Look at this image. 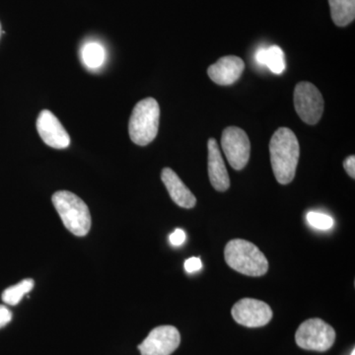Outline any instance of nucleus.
Instances as JSON below:
<instances>
[{
    "label": "nucleus",
    "instance_id": "nucleus-19",
    "mask_svg": "<svg viewBox=\"0 0 355 355\" xmlns=\"http://www.w3.org/2000/svg\"><path fill=\"white\" fill-rule=\"evenodd\" d=\"M169 241L173 246H181L186 241V233L182 229L178 228L169 236Z\"/></svg>",
    "mask_w": 355,
    "mask_h": 355
},
{
    "label": "nucleus",
    "instance_id": "nucleus-6",
    "mask_svg": "<svg viewBox=\"0 0 355 355\" xmlns=\"http://www.w3.org/2000/svg\"><path fill=\"white\" fill-rule=\"evenodd\" d=\"M294 107L301 120L308 125H316L324 112L323 96L312 83H298L294 90Z\"/></svg>",
    "mask_w": 355,
    "mask_h": 355
},
{
    "label": "nucleus",
    "instance_id": "nucleus-2",
    "mask_svg": "<svg viewBox=\"0 0 355 355\" xmlns=\"http://www.w3.org/2000/svg\"><path fill=\"white\" fill-rule=\"evenodd\" d=\"M226 263L236 272L248 277H261L268 270L265 254L253 243L243 239L231 240L224 250Z\"/></svg>",
    "mask_w": 355,
    "mask_h": 355
},
{
    "label": "nucleus",
    "instance_id": "nucleus-15",
    "mask_svg": "<svg viewBox=\"0 0 355 355\" xmlns=\"http://www.w3.org/2000/svg\"><path fill=\"white\" fill-rule=\"evenodd\" d=\"M331 19L338 27H345L354 20L355 0H329Z\"/></svg>",
    "mask_w": 355,
    "mask_h": 355
},
{
    "label": "nucleus",
    "instance_id": "nucleus-1",
    "mask_svg": "<svg viewBox=\"0 0 355 355\" xmlns=\"http://www.w3.org/2000/svg\"><path fill=\"white\" fill-rule=\"evenodd\" d=\"M270 163L275 179L282 184L293 181L297 168L300 147L291 128H280L270 142Z\"/></svg>",
    "mask_w": 355,
    "mask_h": 355
},
{
    "label": "nucleus",
    "instance_id": "nucleus-16",
    "mask_svg": "<svg viewBox=\"0 0 355 355\" xmlns=\"http://www.w3.org/2000/svg\"><path fill=\"white\" fill-rule=\"evenodd\" d=\"M81 58L88 69H96L104 64L106 51L100 44L88 43L81 50Z\"/></svg>",
    "mask_w": 355,
    "mask_h": 355
},
{
    "label": "nucleus",
    "instance_id": "nucleus-8",
    "mask_svg": "<svg viewBox=\"0 0 355 355\" xmlns=\"http://www.w3.org/2000/svg\"><path fill=\"white\" fill-rule=\"evenodd\" d=\"M233 319L248 328H260L270 323L272 310L263 301L244 298L238 301L231 310Z\"/></svg>",
    "mask_w": 355,
    "mask_h": 355
},
{
    "label": "nucleus",
    "instance_id": "nucleus-24",
    "mask_svg": "<svg viewBox=\"0 0 355 355\" xmlns=\"http://www.w3.org/2000/svg\"><path fill=\"white\" fill-rule=\"evenodd\" d=\"M350 355H355V350L354 349L352 350V354H350Z\"/></svg>",
    "mask_w": 355,
    "mask_h": 355
},
{
    "label": "nucleus",
    "instance_id": "nucleus-18",
    "mask_svg": "<svg viewBox=\"0 0 355 355\" xmlns=\"http://www.w3.org/2000/svg\"><path fill=\"white\" fill-rule=\"evenodd\" d=\"M306 218L312 227L319 230H329L334 226V219L330 216L320 212L311 211Z\"/></svg>",
    "mask_w": 355,
    "mask_h": 355
},
{
    "label": "nucleus",
    "instance_id": "nucleus-20",
    "mask_svg": "<svg viewBox=\"0 0 355 355\" xmlns=\"http://www.w3.org/2000/svg\"><path fill=\"white\" fill-rule=\"evenodd\" d=\"M202 268V263L200 258H190L184 261V270L187 272L193 273L198 272Z\"/></svg>",
    "mask_w": 355,
    "mask_h": 355
},
{
    "label": "nucleus",
    "instance_id": "nucleus-14",
    "mask_svg": "<svg viewBox=\"0 0 355 355\" xmlns=\"http://www.w3.org/2000/svg\"><path fill=\"white\" fill-rule=\"evenodd\" d=\"M256 60L259 64L266 65L275 74H282L286 69L284 51L277 46L259 49Z\"/></svg>",
    "mask_w": 355,
    "mask_h": 355
},
{
    "label": "nucleus",
    "instance_id": "nucleus-12",
    "mask_svg": "<svg viewBox=\"0 0 355 355\" xmlns=\"http://www.w3.org/2000/svg\"><path fill=\"white\" fill-rule=\"evenodd\" d=\"M209 148V177L212 187L218 191H227L230 187V178L222 158L220 149L214 139L207 142Z\"/></svg>",
    "mask_w": 355,
    "mask_h": 355
},
{
    "label": "nucleus",
    "instance_id": "nucleus-9",
    "mask_svg": "<svg viewBox=\"0 0 355 355\" xmlns=\"http://www.w3.org/2000/svg\"><path fill=\"white\" fill-rule=\"evenodd\" d=\"M181 336L173 326L153 329L139 345L141 355H171L179 347Z\"/></svg>",
    "mask_w": 355,
    "mask_h": 355
},
{
    "label": "nucleus",
    "instance_id": "nucleus-13",
    "mask_svg": "<svg viewBox=\"0 0 355 355\" xmlns=\"http://www.w3.org/2000/svg\"><path fill=\"white\" fill-rule=\"evenodd\" d=\"M161 179L173 202L177 205L184 209H193L195 207L197 198L172 169L164 168L161 173Z\"/></svg>",
    "mask_w": 355,
    "mask_h": 355
},
{
    "label": "nucleus",
    "instance_id": "nucleus-11",
    "mask_svg": "<svg viewBox=\"0 0 355 355\" xmlns=\"http://www.w3.org/2000/svg\"><path fill=\"white\" fill-rule=\"evenodd\" d=\"M245 69L242 58L235 55H227L217 60L216 64L210 65L207 74L214 83L218 85H232L241 77Z\"/></svg>",
    "mask_w": 355,
    "mask_h": 355
},
{
    "label": "nucleus",
    "instance_id": "nucleus-3",
    "mask_svg": "<svg viewBox=\"0 0 355 355\" xmlns=\"http://www.w3.org/2000/svg\"><path fill=\"white\" fill-rule=\"evenodd\" d=\"M51 200L67 230L79 237L88 234L91 228L90 211L80 198L70 191H58L53 193Z\"/></svg>",
    "mask_w": 355,
    "mask_h": 355
},
{
    "label": "nucleus",
    "instance_id": "nucleus-23",
    "mask_svg": "<svg viewBox=\"0 0 355 355\" xmlns=\"http://www.w3.org/2000/svg\"><path fill=\"white\" fill-rule=\"evenodd\" d=\"M2 30H1V24H0V37H1Z\"/></svg>",
    "mask_w": 355,
    "mask_h": 355
},
{
    "label": "nucleus",
    "instance_id": "nucleus-17",
    "mask_svg": "<svg viewBox=\"0 0 355 355\" xmlns=\"http://www.w3.org/2000/svg\"><path fill=\"white\" fill-rule=\"evenodd\" d=\"M34 287V280L24 279L15 286L9 287L2 293V300L7 305L15 306L20 303L21 299L29 293Z\"/></svg>",
    "mask_w": 355,
    "mask_h": 355
},
{
    "label": "nucleus",
    "instance_id": "nucleus-10",
    "mask_svg": "<svg viewBox=\"0 0 355 355\" xmlns=\"http://www.w3.org/2000/svg\"><path fill=\"white\" fill-rule=\"evenodd\" d=\"M39 135L46 146L55 149H64L69 146V133L60 120L49 110H43L37 120Z\"/></svg>",
    "mask_w": 355,
    "mask_h": 355
},
{
    "label": "nucleus",
    "instance_id": "nucleus-5",
    "mask_svg": "<svg viewBox=\"0 0 355 355\" xmlns=\"http://www.w3.org/2000/svg\"><path fill=\"white\" fill-rule=\"evenodd\" d=\"M336 331L323 320L309 319L299 326L295 334V342L299 347L315 352H327L333 347Z\"/></svg>",
    "mask_w": 355,
    "mask_h": 355
},
{
    "label": "nucleus",
    "instance_id": "nucleus-4",
    "mask_svg": "<svg viewBox=\"0 0 355 355\" xmlns=\"http://www.w3.org/2000/svg\"><path fill=\"white\" fill-rule=\"evenodd\" d=\"M160 108L153 98H146L135 105L128 123V133L133 144L146 146L157 137Z\"/></svg>",
    "mask_w": 355,
    "mask_h": 355
},
{
    "label": "nucleus",
    "instance_id": "nucleus-7",
    "mask_svg": "<svg viewBox=\"0 0 355 355\" xmlns=\"http://www.w3.org/2000/svg\"><path fill=\"white\" fill-rule=\"evenodd\" d=\"M221 146L231 167L237 171L244 169L251 151L247 133L237 127L225 128L222 133Z\"/></svg>",
    "mask_w": 355,
    "mask_h": 355
},
{
    "label": "nucleus",
    "instance_id": "nucleus-22",
    "mask_svg": "<svg viewBox=\"0 0 355 355\" xmlns=\"http://www.w3.org/2000/svg\"><path fill=\"white\" fill-rule=\"evenodd\" d=\"M343 167L345 171L349 175L352 179L355 178V157L354 155L349 156L343 162Z\"/></svg>",
    "mask_w": 355,
    "mask_h": 355
},
{
    "label": "nucleus",
    "instance_id": "nucleus-21",
    "mask_svg": "<svg viewBox=\"0 0 355 355\" xmlns=\"http://www.w3.org/2000/svg\"><path fill=\"white\" fill-rule=\"evenodd\" d=\"M11 320H12V313H11V311L6 307V306L0 305V329L10 323Z\"/></svg>",
    "mask_w": 355,
    "mask_h": 355
}]
</instances>
